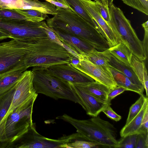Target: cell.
<instances>
[{
    "label": "cell",
    "instance_id": "1",
    "mask_svg": "<svg viewBox=\"0 0 148 148\" xmlns=\"http://www.w3.org/2000/svg\"><path fill=\"white\" fill-rule=\"evenodd\" d=\"M56 9L57 14L46 20L49 26L83 39L93 45L98 51H103L109 48L106 40L98 29L70 8Z\"/></svg>",
    "mask_w": 148,
    "mask_h": 148
},
{
    "label": "cell",
    "instance_id": "2",
    "mask_svg": "<svg viewBox=\"0 0 148 148\" xmlns=\"http://www.w3.org/2000/svg\"><path fill=\"white\" fill-rule=\"evenodd\" d=\"M56 118L73 126L79 133L80 139L99 143L103 147L117 148L116 129L98 115L88 119L79 120L64 114Z\"/></svg>",
    "mask_w": 148,
    "mask_h": 148
},
{
    "label": "cell",
    "instance_id": "3",
    "mask_svg": "<svg viewBox=\"0 0 148 148\" xmlns=\"http://www.w3.org/2000/svg\"><path fill=\"white\" fill-rule=\"evenodd\" d=\"M33 84L37 93L58 100H69L82 106L81 103L70 83L55 75L45 68L34 67Z\"/></svg>",
    "mask_w": 148,
    "mask_h": 148
},
{
    "label": "cell",
    "instance_id": "4",
    "mask_svg": "<svg viewBox=\"0 0 148 148\" xmlns=\"http://www.w3.org/2000/svg\"><path fill=\"white\" fill-rule=\"evenodd\" d=\"M109 8L111 20L118 38L128 47L134 56L141 60H146L147 56L144 51L142 42L138 37L130 21L123 11L113 3Z\"/></svg>",
    "mask_w": 148,
    "mask_h": 148
},
{
    "label": "cell",
    "instance_id": "5",
    "mask_svg": "<svg viewBox=\"0 0 148 148\" xmlns=\"http://www.w3.org/2000/svg\"><path fill=\"white\" fill-rule=\"evenodd\" d=\"M0 30L8 35L10 38L24 42L49 38L42 21L0 18Z\"/></svg>",
    "mask_w": 148,
    "mask_h": 148
},
{
    "label": "cell",
    "instance_id": "6",
    "mask_svg": "<svg viewBox=\"0 0 148 148\" xmlns=\"http://www.w3.org/2000/svg\"><path fill=\"white\" fill-rule=\"evenodd\" d=\"M27 51L24 42L12 39L0 43V78L12 72L26 70Z\"/></svg>",
    "mask_w": 148,
    "mask_h": 148
},
{
    "label": "cell",
    "instance_id": "7",
    "mask_svg": "<svg viewBox=\"0 0 148 148\" xmlns=\"http://www.w3.org/2000/svg\"><path fill=\"white\" fill-rule=\"evenodd\" d=\"M34 101L15 109L8 116L5 125L6 144L5 148L24 134L33 124L32 114Z\"/></svg>",
    "mask_w": 148,
    "mask_h": 148
},
{
    "label": "cell",
    "instance_id": "8",
    "mask_svg": "<svg viewBox=\"0 0 148 148\" xmlns=\"http://www.w3.org/2000/svg\"><path fill=\"white\" fill-rule=\"evenodd\" d=\"M35 124L31 125L26 132L10 143L9 148H59L60 145L68 142L66 136L53 139L42 136L36 131Z\"/></svg>",
    "mask_w": 148,
    "mask_h": 148
},
{
    "label": "cell",
    "instance_id": "9",
    "mask_svg": "<svg viewBox=\"0 0 148 148\" xmlns=\"http://www.w3.org/2000/svg\"><path fill=\"white\" fill-rule=\"evenodd\" d=\"M34 74L32 71L26 70L23 72L16 84L12 101L5 118L15 109L27 103L35 101L38 93L34 87Z\"/></svg>",
    "mask_w": 148,
    "mask_h": 148
},
{
    "label": "cell",
    "instance_id": "10",
    "mask_svg": "<svg viewBox=\"0 0 148 148\" xmlns=\"http://www.w3.org/2000/svg\"><path fill=\"white\" fill-rule=\"evenodd\" d=\"M71 63L77 69L90 76L95 81L105 85L110 90L117 86L108 68L94 64L82 56L79 57L77 64Z\"/></svg>",
    "mask_w": 148,
    "mask_h": 148
},
{
    "label": "cell",
    "instance_id": "11",
    "mask_svg": "<svg viewBox=\"0 0 148 148\" xmlns=\"http://www.w3.org/2000/svg\"><path fill=\"white\" fill-rule=\"evenodd\" d=\"M55 75L73 84L92 82V78L73 67L71 63H63L45 67Z\"/></svg>",
    "mask_w": 148,
    "mask_h": 148
},
{
    "label": "cell",
    "instance_id": "12",
    "mask_svg": "<svg viewBox=\"0 0 148 148\" xmlns=\"http://www.w3.org/2000/svg\"><path fill=\"white\" fill-rule=\"evenodd\" d=\"M80 0L94 20L98 30L106 40L109 48L121 42L102 17L95 2L92 0Z\"/></svg>",
    "mask_w": 148,
    "mask_h": 148
},
{
    "label": "cell",
    "instance_id": "13",
    "mask_svg": "<svg viewBox=\"0 0 148 148\" xmlns=\"http://www.w3.org/2000/svg\"><path fill=\"white\" fill-rule=\"evenodd\" d=\"M51 28L59 41L74 52L78 59L92 51L96 50L93 45L83 39L72 34Z\"/></svg>",
    "mask_w": 148,
    "mask_h": 148
},
{
    "label": "cell",
    "instance_id": "14",
    "mask_svg": "<svg viewBox=\"0 0 148 148\" xmlns=\"http://www.w3.org/2000/svg\"><path fill=\"white\" fill-rule=\"evenodd\" d=\"M70 83L87 114L92 117L97 116L104 109L111 105V103L102 101L86 93L75 84Z\"/></svg>",
    "mask_w": 148,
    "mask_h": 148
},
{
    "label": "cell",
    "instance_id": "15",
    "mask_svg": "<svg viewBox=\"0 0 148 148\" xmlns=\"http://www.w3.org/2000/svg\"><path fill=\"white\" fill-rule=\"evenodd\" d=\"M16 85L0 97V148L5 147L6 138L5 118L10 106Z\"/></svg>",
    "mask_w": 148,
    "mask_h": 148
},
{
    "label": "cell",
    "instance_id": "16",
    "mask_svg": "<svg viewBox=\"0 0 148 148\" xmlns=\"http://www.w3.org/2000/svg\"><path fill=\"white\" fill-rule=\"evenodd\" d=\"M102 52L107 58L108 62L111 67L125 74L134 84L143 87L130 66L116 58L109 52L108 49Z\"/></svg>",
    "mask_w": 148,
    "mask_h": 148
},
{
    "label": "cell",
    "instance_id": "17",
    "mask_svg": "<svg viewBox=\"0 0 148 148\" xmlns=\"http://www.w3.org/2000/svg\"><path fill=\"white\" fill-rule=\"evenodd\" d=\"M74 84L86 93L100 100L105 102L111 103L108 101L107 98L108 94L110 90L105 85L95 81Z\"/></svg>",
    "mask_w": 148,
    "mask_h": 148
},
{
    "label": "cell",
    "instance_id": "18",
    "mask_svg": "<svg viewBox=\"0 0 148 148\" xmlns=\"http://www.w3.org/2000/svg\"><path fill=\"white\" fill-rule=\"evenodd\" d=\"M148 108V99L147 97L140 112L128 124L125 125L121 130L120 135L121 137L138 134L142 125L145 114Z\"/></svg>",
    "mask_w": 148,
    "mask_h": 148
},
{
    "label": "cell",
    "instance_id": "19",
    "mask_svg": "<svg viewBox=\"0 0 148 148\" xmlns=\"http://www.w3.org/2000/svg\"><path fill=\"white\" fill-rule=\"evenodd\" d=\"M108 69L111 72L117 86L123 87L128 90L135 92L140 95L143 94V87L133 83L130 79L122 73L114 69L110 66Z\"/></svg>",
    "mask_w": 148,
    "mask_h": 148
},
{
    "label": "cell",
    "instance_id": "20",
    "mask_svg": "<svg viewBox=\"0 0 148 148\" xmlns=\"http://www.w3.org/2000/svg\"><path fill=\"white\" fill-rule=\"evenodd\" d=\"M130 65L142 83L146 91V97H148V76L144 62L132 54Z\"/></svg>",
    "mask_w": 148,
    "mask_h": 148
},
{
    "label": "cell",
    "instance_id": "21",
    "mask_svg": "<svg viewBox=\"0 0 148 148\" xmlns=\"http://www.w3.org/2000/svg\"><path fill=\"white\" fill-rule=\"evenodd\" d=\"M109 52L116 58L128 65H130L132 55L131 51L123 42L109 48Z\"/></svg>",
    "mask_w": 148,
    "mask_h": 148
},
{
    "label": "cell",
    "instance_id": "22",
    "mask_svg": "<svg viewBox=\"0 0 148 148\" xmlns=\"http://www.w3.org/2000/svg\"><path fill=\"white\" fill-rule=\"evenodd\" d=\"M64 0L72 11L97 29L94 20L80 0Z\"/></svg>",
    "mask_w": 148,
    "mask_h": 148
},
{
    "label": "cell",
    "instance_id": "23",
    "mask_svg": "<svg viewBox=\"0 0 148 148\" xmlns=\"http://www.w3.org/2000/svg\"><path fill=\"white\" fill-rule=\"evenodd\" d=\"M23 73L21 71H15L0 78V97L16 85Z\"/></svg>",
    "mask_w": 148,
    "mask_h": 148
},
{
    "label": "cell",
    "instance_id": "24",
    "mask_svg": "<svg viewBox=\"0 0 148 148\" xmlns=\"http://www.w3.org/2000/svg\"><path fill=\"white\" fill-rule=\"evenodd\" d=\"M103 147L100 144L80 138H75L60 145L59 148H93Z\"/></svg>",
    "mask_w": 148,
    "mask_h": 148
},
{
    "label": "cell",
    "instance_id": "25",
    "mask_svg": "<svg viewBox=\"0 0 148 148\" xmlns=\"http://www.w3.org/2000/svg\"><path fill=\"white\" fill-rule=\"evenodd\" d=\"M82 56L97 65L106 68H108L110 66L107 58L102 51L95 50Z\"/></svg>",
    "mask_w": 148,
    "mask_h": 148
},
{
    "label": "cell",
    "instance_id": "26",
    "mask_svg": "<svg viewBox=\"0 0 148 148\" xmlns=\"http://www.w3.org/2000/svg\"><path fill=\"white\" fill-rule=\"evenodd\" d=\"M14 9L25 16L27 20L32 21L41 22L48 17L47 14L35 10Z\"/></svg>",
    "mask_w": 148,
    "mask_h": 148
},
{
    "label": "cell",
    "instance_id": "27",
    "mask_svg": "<svg viewBox=\"0 0 148 148\" xmlns=\"http://www.w3.org/2000/svg\"><path fill=\"white\" fill-rule=\"evenodd\" d=\"M29 0H0V8L26 10Z\"/></svg>",
    "mask_w": 148,
    "mask_h": 148
},
{
    "label": "cell",
    "instance_id": "28",
    "mask_svg": "<svg viewBox=\"0 0 148 148\" xmlns=\"http://www.w3.org/2000/svg\"><path fill=\"white\" fill-rule=\"evenodd\" d=\"M130 108L129 114L125 125L128 124L140 112L147 97L143 94Z\"/></svg>",
    "mask_w": 148,
    "mask_h": 148
},
{
    "label": "cell",
    "instance_id": "29",
    "mask_svg": "<svg viewBox=\"0 0 148 148\" xmlns=\"http://www.w3.org/2000/svg\"><path fill=\"white\" fill-rule=\"evenodd\" d=\"M95 3L102 17L111 29L117 38L120 41L116 36L115 27L111 20L108 5H104L101 2L98 1L95 2Z\"/></svg>",
    "mask_w": 148,
    "mask_h": 148
},
{
    "label": "cell",
    "instance_id": "30",
    "mask_svg": "<svg viewBox=\"0 0 148 148\" xmlns=\"http://www.w3.org/2000/svg\"><path fill=\"white\" fill-rule=\"evenodd\" d=\"M127 5L147 15H148V0H121Z\"/></svg>",
    "mask_w": 148,
    "mask_h": 148
},
{
    "label": "cell",
    "instance_id": "31",
    "mask_svg": "<svg viewBox=\"0 0 148 148\" xmlns=\"http://www.w3.org/2000/svg\"><path fill=\"white\" fill-rule=\"evenodd\" d=\"M0 18L26 19V17L14 9L0 8Z\"/></svg>",
    "mask_w": 148,
    "mask_h": 148
},
{
    "label": "cell",
    "instance_id": "32",
    "mask_svg": "<svg viewBox=\"0 0 148 148\" xmlns=\"http://www.w3.org/2000/svg\"><path fill=\"white\" fill-rule=\"evenodd\" d=\"M137 134L122 137L118 140L117 148H135Z\"/></svg>",
    "mask_w": 148,
    "mask_h": 148
},
{
    "label": "cell",
    "instance_id": "33",
    "mask_svg": "<svg viewBox=\"0 0 148 148\" xmlns=\"http://www.w3.org/2000/svg\"><path fill=\"white\" fill-rule=\"evenodd\" d=\"M135 148H148V133L137 134Z\"/></svg>",
    "mask_w": 148,
    "mask_h": 148
},
{
    "label": "cell",
    "instance_id": "34",
    "mask_svg": "<svg viewBox=\"0 0 148 148\" xmlns=\"http://www.w3.org/2000/svg\"><path fill=\"white\" fill-rule=\"evenodd\" d=\"M126 90H128L123 87L119 86H117L114 88L110 90L107 95L108 101L111 102V101L116 96Z\"/></svg>",
    "mask_w": 148,
    "mask_h": 148
},
{
    "label": "cell",
    "instance_id": "35",
    "mask_svg": "<svg viewBox=\"0 0 148 148\" xmlns=\"http://www.w3.org/2000/svg\"><path fill=\"white\" fill-rule=\"evenodd\" d=\"M102 112L108 117L116 121H119L121 119V116L116 113L113 110L110 106L106 107Z\"/></svg>",
    "mask_w": 148,
    "mask_h": 148
},
{
    "label": "cell",
    "instance_id": "36",
    "mask_svg": "<svg viewBox=\"0 0 148 148\" xmlns=\"http://www.w3.org/2000/svg\"><path fill=\"white\" fill-rule=\"evenodd\" d=\"M142 26L145 31L144 39L142 42L143 45L145 54L147 56L148 51V21L143 23Z\"/></svg>",
    "mask_w": 148,
    "mask_h": 148
},
{
    "label": "cell",
    "instance_id": "37",
    "mask_svg": "<svg viewBox=\"0 0 148 148\" xmlns=\"http://www.w3.org/2000/svg\"><path fill=\"white\" fill-rule=\"evenodd\" d=\"M148 133V108L145 114L141 126L138 134Z\"/></svg>",
    "mask_w": 148,
    "mask_h": 148
},
{
    "label": "cell",
    "instance_id": "38",
    "mask_svg": "<svg viewBox=\"0 0 148 148\" xmlns=\"http://www.w3.org/2000/svg\"><path fill=\"white\" fill-rule=\"evenodd\" d=\"M54 5L56 7L66 9H69V8L67 5L60 2L54 0H45Z\"/></svg>",
    "mask_w": 148,
    "mask_h": 148
},
{
    "label": "cell",
    "instance_id": "39",
    "mask_svg": "<svg viewBox=\"0 0 148 148\" xmlns=\"http://www.w3.org/2000/svg\"><path fill=\"white\" fill-rule=\"evenodd\" d=\"M8 38H10V36L0 30V40H3Z\"/></svg>",
    "mask_w": 148,
    "mask_h": 148
},
{
    "label": "cell",
    "instance_id": "40",
    "mask_svg": "<svg viewBox=\"0 0 148 148\" xmlns=\"http://www.w3.org/2000/svg\"><path fill=\"white\" fill-rule=\"evenodd\" d=\"M114 0H101V2L104 5H107L110 6Z\"/></svg>",
    "mask_w": 148,
    "mask_h": 148
},
{
    "label": "cell",
    "instance_id": "41",
    "mask_svg": "<svg viewBox=\"0 0 148 148\" xmlns=\"http://www.w3.org/2000/svg\"><path fill=\"white\" fill-rule=\"evenodd\" d=\"M55 0V1H56L58 2H60L61 3L64 4L66 5H67L64 0Z\"/></svg>",
    "mask_w": 148,
    "mask_h": 148
},
{
    "label": "cell",
    "instance_id": "42",
    "mask_svg": "<svg viewBox=\"0 0 148 148\" xmlns=\"http://www.w3.org/2000/svg\"><path fill=\"white\" fill-rule=\"evenodd\" d=\"M95 2H101V0H93Z\"/></svg>",
    "mask_w": 148,
    "mask_h": 148
}]
</instances>
